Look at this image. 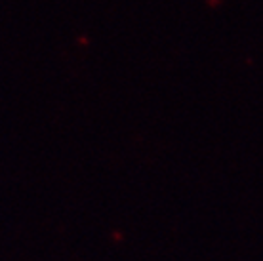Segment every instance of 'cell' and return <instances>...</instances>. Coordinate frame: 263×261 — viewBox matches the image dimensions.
I'll list each match as a JSON object with an SVG mask.
<instances>
[]
</instances>
